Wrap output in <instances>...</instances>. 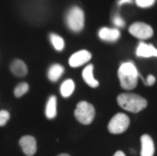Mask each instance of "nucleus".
<instances>
[{
  "label": "nucleus",
  "mask_w": 157,
  "mask_h": 156,
  "mask_svg": "<svg viewBox=\"0 0 157 156\" xmlns=\"http://www.w3.org/2000/svg\"><path fill=\"white\" fill-rule=\"evenodd\" d=\"M118 75L122 87L126 90H131L137 86L140 74L134 63L125 62L120 66Z\"/></svg>",
  "instance_id": "f257e3e1"
},
{
  "label": "nucleus",
  "mask_w": 157,
  "mask_h": 156,
  "mask_svg": "<svg viewBox=\"0 0 157 156\" xmlns=\"http://www.w3.org/2000/svg\"><path fill=\"white\" fill-rule=\"evenodd\" d=\"M118 104L122 108L136 114L145 109L148 105V101L141 95L135 93H122L118 96Z\"/></svg>",
  "instance_id": "f03ea898"
},
{
  "label": "nucleus",
  "mask_w": 157,
  "mask_h": 156,
  "mask_svg": "<svg viewBox=\"0 0 157 156\" xmlns=\"http://www.w3.org/2000/svg\"><path fill=\"white\" fill-rule=\"evenodd\" d=\"M74 116L76 120L83 125L91 124L95 117L94 107L87 101H80L76 105Z\"/></svg>",
  "instance_id": "7ed1b4c3"
},
{
  "label": "nucleus",
  "mask_w": 157,
  "mask_h": 156,
  "mask_svg": "<svg viewBox=\"0 0 157 156\" xmlns=\"http://www.w3.org/2000/svg\"><path fill=\"white\" fill-rule=\"evenodd\" d=\"M66 22L68 28L74 32H79L82 31L84 26V13L79 7H72L67 13Z\"/></svg>",
  "instance_id": "20e7f679"
},
{
  "label": "nucleus",
  "mask_w": 157,
  "mask_h": 156,
  "mask_svg": "<svg viewBox=\"0 0 157 156\" xmlns=\"http://www.w3.org/2000/svg\"><path fill=\"white\" fill-rule=\"evenodd\" d=\"M130 126V119L127 115L123 112L115 115L109 121L108 129L112 134H122Z\"/></svg>",
  "instance_id": "39448f33"
},
{
  "label": "nucleus",
  "mask_w": 157,
  "mask_h": 156,
  "mask_svg": "<svg viewBox=\"0 0 157 156\" xmlns=\"http://www.w3.org/2000/svg\"><path fill=\"white\" fill-rule=\"evenodd\" d=\"M129 32L132 36L140 40L150 39L153 36V29L144 22H135L129 28Z\"/></svg>",
  "instance_id": "423d86ee"
},
{
  "label": "nucleus",
  "mask_w": 157,
  "mask_h": 156,
  "mask_svg": "<svg viewBox=\"0 0 157 156\" xmlns=\"http://www.w3.org/2000/svg\"><path fill=\"white\" fill-rule=\"evenodd\" d=\"M22 152L26 156H33L36 152V141L33 136H23L19 140Z\"/></svg>",
  "instance_id": "0eeeda50"
},
{
  "label": "nucleus",
  "mask_w": 157,
  "mask_h": 156,
  "mask_svg": "<svg viewBox=\"0 0 157 156\" xmlns=\"http://www.w3.org/2000/svg\"><path fill=\"white\" fill-rule=\"evenodd\" d=\"M90 59H91V54L90 52L86 51V50H81V51L76 52L75 54H73L69 59V65L71 67H79L85 63H87Z\"/></svg>",
  "instance_id": "6e6552de"
},
{
  "label": "nucleus",
  "mask_w": 157,
  "mask_h": 156,
  "mask_svg": "<svg viewBox=\"0 0 157 156\" xmlns=\"http://www.w3.org/2000/svg\"><path fill=\"white\" fill-rule=\"evenodd\" d=\"M155 152L154 142L151 136L144 134L141 136V156H153Z\"/></svg>",
  "instance_id": "1a4fd4ad"
},
{
  "label": "nucleus",
  "mask_w": 157,
  "mask_h": 156,
  "mask_svg": "<svg viewBox=\"0 0 157 156\" xmlns=\"http://www.w3.org/2000/svg\"><path fill=\"white\" fill-rule=\"evenodd\" d=\"M136 55L141 58H150L157 57V49L154 46L146 44V43H140L136 50Z\"/></svg>",
  "instance_id": "9d476101"
},
{
  "label": "nucleus",
  "mask_w": 157,
  "mask_h": 156,
  "mask_svg": "<svg viewBox=\"0 0 157 156\" xmlns=\"http://www.w3.org/2000/svg\"><path fill=\"white\" fill-rule=\"evenodd\" d=\"M98 36L102 41L105 42H116L118 41L120 36V31L117 29H109V28H102L99 29Z\"/></svg>",
  "instance_id": "9b49d317"
},
{
  "label": "nucleus",
  "mask_w": 157,
  "mask_h": 156,
  "mask_svg": "<svg viewBox=\"0 0 157 156\" xmlns=\"http://www.w3.org/2000/svg\"><path fill=\"white\" fill-rule=\"evenodd\" d=\"M10 71L13 75L17 76V77H23L28 74V67L23 61L16 59L10 64Z\"/></svg>",
  "instance_id": "f8f14e48"
},
{
  "label": "nucleus",
  "mask_w": 157,
  "mask_h": 156,
  "mask_svg": "<svg viewBox=\"0 0 157 156\" xmlns=\"http://www.w3.org/2000/svg\"><path fill=\"white\" fill-rule=\"evenodd\" d=\"M82 77L86 82V84L89 85L90 87H98L99 85L98 81L93 77V65H88L84 68V70L82 71Z\"/></svg>",
  "instance_id": "ddd939ff"
},
{
  "label": "nucleus",
  "mask_w": 157,
  "mask_h": 156,
  "mask_svg": "<svg viewBox=\"0 0 157 156\" xmlns=\"http://www.w3.org/2000/svg\"><path fill=\"white\" fill-rule=\"evenodd\" d=\"M57 115V98L56 96L52 95L50 96L48 102H47L46 107V117L52 120L54 119Z\"/></svg>",
  "instance_id": "4468645a"
},
{
  "label": "nucleus",
  "mask_w": 157,
  "mask_h": 156,
  "mask_svg": "<svg viewBox=\"0 0 157 156\" xmlns=\"http://www.w3.org/2000/svg\"><path fill=\"white\" fill-rule=\"evenodd\" d=\"M63 73H64V68L59 64H54L49 69L48 77L52 82H56L60 77H61Z\"/></svg>",
  "instance_id": "2eb2a0df"
},
{
  "label": "nucleus",
  "mask_w": 157,
  "mask_h": 156,
  "mask_svg": "<svg viewBox=\"0 0 157 156\" xmlns=\"http://www.w3.org/2000/svg\"><path fill=\"white\" fill-rule=\"evenodd\" d=\"M74 88H75L74 81L71 80V79H67V80H65L62 83L61 89H60V90H61L62 96L63 97H69V96L73 93V91H74Z\"/></svg>",
  "instance_id": "dca6fc26"
},
{
  "label": "nucleus",
  "mask_w": 157,
  "mask_h": 156,
  "mask_svg": "<svg viewBox=\"0 0 157 156\" xmlns=\"http://www.w3.org/2000/svg\"><path fill=\"white\" fill-rule=\"evenodd\" d=\"M50 39H51V43L52 45L54 46V48L57 51H62L65 47V42L61 36L56 35V34H51L50 36Z\"/></svg>",
  "instance_id": "f3484780"
},
{
  "label": "nucleus",
  "mask_w": 157,
  "mask_h": 156,
  "mask_svg": "<svg viewBox=\"0 0 157 156\" xmlns=\"http://www.w3.org/2000/svg\"><path fill=\"white\" fill-rule=\"evenodd\" d=\"M29 84L26 82H22L19 83L16 87L14 88V95L16 97H21L22 95H25L26 92L29 91Z\"/></svg>",
  "instance_id": "a211bd4d"
},
{
  "label": "nucleus",
  "mask_w": 157,
  "mask_h": 156,
  "mask_svg": "<svg viewBox=\"0 0 157 156\" xmlns=\"http://www.w3.org/2000/svg\"><path fill=\"white\" fill-rule=\"evenodd\" d=\"M156 0H136V4L139 7L142 8H147V7H151L154 4Z\"/></svg>",
  "instance_id": "6ab92c4d"
},
{
  "label": "nucleus",
  "mask_w": 157,
  "mask_h": 156,
  "mask_svg": "<svg viewBox=\"0 0 157 156\" xmlns=\"http://www.w3.org/2000/svg\"><path fill=\"white\" fill-rule=\"evenodd\" d=\"M9 118H10V115H9V112L7 111H4V109L0 111V127L4 126L8 122Z\"/></svg>",
  "instance_id": "aec40b11"
},
{
  "label": "nucleus",
  "mask_w": 157,
  "mask_h": 156,
  "mask_svg": "<svg viewBox=\"0 0 157 156\" xmlns=\"http://www.w3.org/2000/svg\"><path fill=\"white\" fill-rule=\"evenodd\" d=\"M113 24H115V25L119 26V28H123V26L125 25V21H124L123 18H121V16H119V15L113 17Z\"/></svg>",
  "instance_id": "412c9836"
},
{
  "label": "nucleus",
  "mask_w": 157,
  "mask_h": 156,
  "mask_svg": "<svg viewBox=\"0 0 157 156\" xmlns=\"http://www.w3.org/2000/svg\"><path fill=\"white\" fill-rule=\"evenodd\" d=\"M155 81H156L155 76H153V75H148V77H147L146 81H145V85L152 86L153 84L155 83Z\"/></svg>",
  "instance_id": "4be33fe9"
},
{
  "label": "nucleus",
  "mask_w": 157,
  "mask_h": 156,
  "mask_svg": "<svg viewBox=\"0 0 157 156\" xmlns=\"http://www.w3.org/2000/svg\"><path fill=\"white\" fill-rule=\"evenodd\" d=\"M132 0H120L119 1V5H122V4H125V3H131Z\"/></svg>",
  "instance_id": "5701e85b"
},
{
  "label": "nucleus",
  "mask_w": 157,
  "mask_h": 156,
  "mask_svg": "<svg viewBox=\"0 0 157 156\" xmlns=\"http://www.w3.org/2000/svg\"><path fill=\"white\" fill-rule=\"evenodd\" d=\"M113 156H126V154L124 153L123 151H117L115 154H113Z\"/></svg>",
  "instance_id": "b1692460"
},
{
  "label": "nucleus",
  "mask_w": 157,
  "mask_h": 156,
  "mask_svg": "<svg viewBox=\"0 0 157 156\" xmlns=\"http://www.w3.org/2000/svg\"><path fill=\"white\" fill-rule=\"evenodd\" d=\"M58 156H70L69 154H66V153H63V154H59Z\"/></svg>",
  "instance_id": "393cba45"
}]
</instances>
